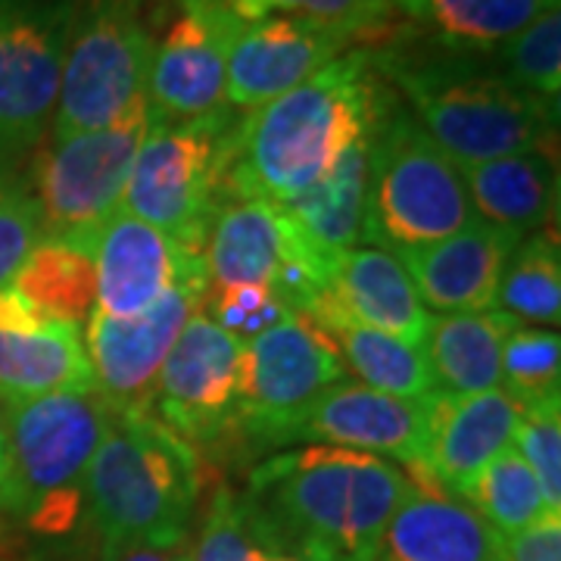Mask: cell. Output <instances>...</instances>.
Listing matches in <instances>:
<instances>
[{"label": "cell", "mask_w": 561, "mask_h": 561, "mask_svg": "<svg viewBox=\"0 0 561 561\" xmlns=\"http://www.w3.org/2000/svg\"><path fill=\"white\" fill-rule=\"evenodd\" d=\"M512 446L534 471L549 512H561V412H522Z\"/></svg>", "instance_id": "obj_38"}, {"label": "cell", "mask_w": 561, "mask_h": 561, "mask_svg": "<svg viewBox=\"0 0 561 561\" xmlns=\"http://www.w3.org/2000/svg\"><path fill=\"white\" fill-rule=\"evenodd\" d=\"M44 241L41 213L25 181H0V290L20 275L22 262Z\"/></svg>", "instance_id": "obj_36"}, {"label": "cell", "mask_w": 561, "mask_h": 561, "mask_svg": "<svg viewBox=\"0 0 561 561\" xmlns=\"http://www.w3.org/2000/svg\"><path fill=\"white\" fill-rule=\"evenodd\" d=\"M172 561H194V556H191V549L187 546H181L179 552H175V559Z\"/></svg>", "instance_id": "obj_43"}, {"label": "cell", "mask_w": 561, "mask_h": 561, "mask_svg": "<svg viewBox=\"0 0 561 561\" xmlns=\"http://www.w3.org/2000/svg\"><path fill=\"white\" fill-rule=\"evenodd\" d=\"M10 169H13V162H3V160H0V181L10 179Z\"/></svg>", "instance_id": "obj_44"}, {"label": "cell", "mask_w": 561, "mask_h": 561, "mask_svg": "<svg viewBox=\"0 0 561 561\" xmlns=\"http://www.w3.org/2000/svg\"><path fill=\"white\" fill-rule=\"evenodd\" d=\"M402 3H405V0H390V7H393V10H400Z\"/></svg>", "instance_id": "obj_46"}, {"label": "cell", "mask_w": 561, "mask_h": 561, "mask_svg": "<svg viewBox=\"0 0 561 561\" xmlns=\"http://www.w3.org/2000/svg\"><path fill=\"white\" fill-rule=\"evenodd\" d=\"M461 500L468 502L500 537H512L549 512L534 471L515 446H505L496 459L471 481Z\"/></svg>", "instance_id": "obj_32"}, {"label": "cell", "mask_w": 561, "mask_h": 561, "mask_svg": "<svg viewBox=\"0 0 561 561\" xmlns=\"http://www.w3.org/2000/svg\"><path fill=\"white\" fill-rule=\"evenodd\" d=\"M346 381L341 353L302 312L243 343L238 424L247 440L275 446L278 434L321 393Z\"/></svg>", "instance_id": "obj_11"}, {"label": "cell", "mask_w": 561, "mask_h": 561, "mask_svg": "<svg viewBox=\"0 0 561 561\" xmlns=\"http://www.w3.org/2000/svg\"><path fill=\"white\" fill-rule=\"evenodd\" d=\"M10 502V434H7V402L0 400V518H7Z\"/></svg>", "instance_id": "obj_40"}, {"label": "cell", "mask_w": 561, "mask_h": 561, "mask_svg": "<svg viewBox=\"0 0 561 561\" xmlns=\"http://www.w3.org/2000/svg\"><path fill=\"white\" fill-rule=\"evenodd\" d=\"M144 125L147 110L113 128L38 147L25 187L38 203L44 238L76 241L91 250L94 234L122 209Z\"/></svg>", "instance_id": "obj_9"}, {"label": "cell", "mask_w": 561, "mask_h": 561, "mask_svg": "<svg viewBox=\"0 0 561 561\" xmlns=\"http://www.w3.org/2000/svg\"><path fill=\"white\" fill-rule=\"evenodd\" d=\"M201 453L147 412H113L84 486L101 561L138 549H179L197 512Z\"/></svg>", "instance_id": "obj_4"}, {"label": "cell", "mask_w": 561, "mask_h": 561, "mask_svg": "<svg viewBox=\"0 0 561 561\" xmlns=\"http://www.w3.org/2000/svg\"><path fill=\"white\" fill-rule=\"evenodd\" d=\"M375 128L365 131L324 179L316 181L309 191H302L300 197L280 206L284 216L297 228V234L319 260L331 262L337 253L362 243L368 157H371Z\"/></svg>", "instance_id": "obj_25"}, {"label": "cell", "mask_w": 561, "mask_h": 561, "mask_svg": "<svg viewBox=\"0 0 561 561\" xmlns=\"http://www.w3.org/2000/svg\"><path fill=\"white\" fill-rule=\"evenodd\" d=\"M94 309L110 319H135L184 278L206 272L194 253L160 228L119 209L91 241Z\"/></svg>", "instance_id": "obj_18"}, {"label": "cell", "mask_w": 561, "mask_h": 561, "mask_svg": "<svg viewBox=\"0 0 561 561\" xmlns=\"http://www.w3.org/2000/svg\"><path fill=\"white\" fill-rule=\"evenodd\" d=\"M234 122L238 110L231 106L184 122L162 119L147 110L122 209L203 253L206 231L228 201L225 175Z\"/></svg>", "instance_id": "obj_7"}, {"label": "cell", "mask_w": 561, "mask_h": 561, "mask_svg": "<svg viewBox=\"0 0 561 561\" xmlns=\"http://www.w3.org/2000/svg\"><path fill=\"white\" fill-rule=\"evenodd\" d=\"M201 312L209 321H216L221 331L247 343L280 324L294 309L268 284H228V287H206Z\"/></svg>", "instance_id": "obj_34"}, {"label": "cell", "mask_w": 561, "mask_h": 561, "mask_svg": "<svg viewBox=\"0 0 561 561\" xmlns=\"http://www.w3.org/2000/svg\"><path fill=\"white\" fill-rule=\"evenodd\" d=\"M474 219L459 165L393 98L371 138L362 243L402 256L459 234Z\"/></svg>", "instance_id": "obj_6"}, {"label": "cell", "mask_w": 561, "mask_h": 561, "mask_svg": "<svg viewBox=\"0 0 561 561\" xmlns=\"http://www.w3.org/2000/svg\"><path fill=\"white\" fill-rule=\"evenodd\" d=\"M522 234L474 219L446 241L402 253L409 278L424 309L449 312H490L496 309L502 272Z\"/></svg>", "instance_id": "obj_21"}, {"label": "cell", "mask_w": 561, "mask_h": 561, "mask_svg": "<svg viewBox=\"0 0 561 561\" xmlns=\"http://www.w3.org/2000/svg\"><path fill=\"white\" fill-rule=\"evenodd\" d=\"M402 493L405 471L397 461L302 446L268 456L238 496L256 540L272 556L375 561Z\"/></svg>", "instance_id": "obj_1"}, {"label": "cell", "mask_w": 561, "mask_h": 561, "mask_svg": "<svg viewBox=\"0 0 561 561\" xmlns=\"http://www.w3.org/2000/svg\"><path fill=\"white\" fill-rule=\"evenodd\" d=\"M179 549H138V552H128V556H122L119 561H172Z\"/></svg>", "instance_id": "obj_41"}, {"label": "cell", "mask_w": 561, "mask_h": 561, "mask_svg": "<svg viewBox=\"0 0 561 561\" xmlns=\"http://www.w3.org/2000/svg\"><path fill=\"white\" fill-rule=\"evenodd\" d=\"M206 284V272H197L135 319H110L98 309L88 316L84 350L94 371V390L110 412L150 415L162 362L187 319L201 312Z\"/></svg>", "instance_id": "obj_13"}, {"label": "cell", "mask_w": 561, "mask_h": 561, "mask_svg": "<svg viewBox=\"0 0 561 561\" xmlns=\"http://www.w3.org/2000/svg\"><path fill=\"white\" fill-rule=\"evenodd\" d=\"M13 287L47 316L84 324L94 312V260L76 241L44 238L22 262Z\"/></svg>", "instance_id": "obj_29"}, {"label": "cell", "mask_w": 561, "mask_h": 561, "mask_svg": "<svg viewBox=\"0 0 561 561\" xmlns=\"http://www.w3.org/2000/svg\"><path fill=\"white\" fill-rule=\"evenodd\" d=\"M290 443L353 449L415 468L424 453V400H402L359 381H341L290 421L275 446Z\"/></svg>", "instance_id": "obj_16"}, {"label": "cell", "mask_w": 561, "mask_h": 561, "mask_svg": "<svg viewBox=\"0 0 561 561\" xmlns=\"http://www.w3.org/2000/svg\"><path fill=\"white\" fill-rule=\"evenodd\" d=\"M496 309L518 324L559 328L561 321V253L556 231H534L518 241L505 262Z\"/></svg>", "instance_id": "obj_30"}, {"label": "cell", "mask_w": 561, "mask_h": 561, "mask_svg": "<svg viewBox=\"0 0 561 561\" xmlns=\"http://www.w3.org/2000/svg\"><path fill=\"white\" fill-rule=\"evenodd\" d=\"M238 13H241L243 20H260V16H268L265 13V7H262V0H228Z\"/></svg>", "instance_id": "obj_42"}, {"label": "cell", "mask_w": 561, "mask_h": 561, "mask_svg": "<svg viewBox=\"0 0 561 561\" xmlns=\"http://www.w3.org/2000/svg\"><path fill=\"white\" fill-rule=\"evenodd\" d=\"M76 0H0V160L47 140Z\"/></svg>", "instance_id": "obj_10"}, {"label": "cell", "mask_w": 561, "mask_h": 561, "mask_svg": "<svg viewBox=\"0 0 561 561\" xmlns=\"http://www.w3.org/2000/svg\"><path fill=\"white\" fill-rule=\"evenodd\" d=\"M500 390L522 412H561V337L556 328H512L502 346Z\"/></svg>", "instance_id": "obj_31"}, {"label": "cell", "mask_w": 561, "mask_h": 561, "mask_svg": "<svg viewBox=\"0 0 561 561\" xmlns=\"http://www.w3.org/2000/svg\"><path fill=\"white\" fill-rule=\"evenodd\" d=\"M265 561H300V559H290V556H272V552H268Z\"/></svg>", "instance_id": "obj_45"}, {"label": "cell", "mask_w": 561, "mask_h": 561, "mask_svg": "<svg viewBox=\"0 0 561 561\" xmlns=\"http://www.w3.org/2000/svg\"><path fill=\"white\" fill-rule=\"evenodd\" d=\"M316 302L331 306L362 328L421 346L427 334V309L400 256L381 247H353L328 262L324 290ZM312 302V306H316Z\"/></svg>", "instance_id": "obj_22"}, {"label": "cell", "mask_w": 561, "mask_h": 561, "mask_svg": "<svg viewBox=\"0 0 561 561\" xmlns=\"http://www.w3.org/2000/svg\"><path fill=\"white\" fill-rule=\"evenodd\" d=\"M368 50L387 88L400 91L421 131L456 165L556 147L559 106L512 84L486 54L427 38Z\"/></svg>", "instance_id": "obj_3"}, {"label": "cell", "mask_w": 561, "mask_h": 561, "mask_svg": "<svg viewBox=\"0 0 561 561\" xmlns=\"http://www.w3.org/2000/svg\"><path fill=\"white\" fill-rule=\"evenodd\" d=\"M243 341L194 312L162 362L150 415L181 440L216 446L238 424Z\"/></svg>", "instance_id": "obj_12"}, {"label": "cell", "mask_w": 561, "mask_h": 561, "mask_svg": "<svg viewBox=\"0 0 561 561\" xmlns=\"http://www.w3.org/2000/svg\"><path fill=\"white\" fill-rule=\"evenodd\" d=\"M262 7L265 13L280 10L287 16L319 22L324 28L346 35L353 44L375 38L393 16L390 0H262Z\"/></svg>", "instance_id": "obj_37"}, {"label": "cell", "mask_w": 561, "mask_h": 561, "mask_svg": "<svg viewBox=\"0 0 561 561\" xmlns=\"http://www.w3.org/2000/svg\"><path fill=\"white\" fill-rule=\"evenodd\" d=\"M390 101L371 50L353 47L294 91L241 113L228 144V201L284 206L300 197L378 125Z\"/></svg>", "instance_id": "obj_2"}, {"label": "cell", "mask_w": 561, "mask_h": 561, "mask_svg": "<svg viewBox=\"0 0 561 561\" xmlns=\"http://www.w3.org/2000/svg\"><path fill=\"white\" fill-rule=\"evenodd\" d=\"M94 371L79 324L47 316L13 284L0 290V400L91 393Z\"/></svg>", "instance_id": "obj_17"}, {"label": "cell", "mask_w": 561, "mask_h": 561, "mask_svg": "<svg viewBox=\"0 0 561 561\" xmlns=\"http://www.w3.org/2000/svg\"><path fill=\"white\" fill-rule=\"evenodd\" d=\"M518 421V402L500 387L483 393L434 390L424 397V453L415 468L443 490L465 496L483 468L512 446Z\"/></svg>", "instance_id": "obj_19"}, {"label": "cell", "mask_w": 561, "mask_h": 561, "mask_svg": "<svg viewBox=\"0 0 561 561\" xmlns=\"http://www.w3.org/2000/svg\"><path fill=\"white\" fill-rule=\"evenodd\" d=\"M552 7L559 0H405L400 13L419 22L424 38L434 44L490 54Z\"/></svg>", "instance_id": "obj_28"}, {"label": "cell", "mask_w": 561, "mask_h": 561, "mask_svg": "<svg viewBox=\"0 0 561 561\" xmlns=\"http://www.w3.org/2000/svg\"><path fill=\"white\" fill-rule=\"evenodd\" d=\"M461 184L474 216L515 234L546 231L559 213V162L556 147L522 150L496 160L459 165Z\"/></svg>", "instance_id": "obj_24"}, {"label": "cell", "mask_w": 561, "mask_h": 561, "mask_svg": "<svg viewBox=\"0 0 561 561\" xmlns=\"http://www.w3.org/2000/svg\"><path fill=\"white\" fill-rule=\"evenodd\" d=\"M241 20L228 0H181V20L153 44L147 110L175 122L225 110V50Z\"/></svg>", "instance_id": "obj_14"}, {"label": "cell", "mask_w": 561, "mask_h": 561, "mask_svg": "<svg viewBox=\"0 0 561 561\" xmlns=\"http://www.w3.org/2000/svg\"><path fill=\"white\" fill-rule=\"evenodd\" d=\"M306 316L331 337L341 353L343 368L353 371L356 381L365 387L390 393V397H402V400H424L437 390V381L431 375V365L424 359L421 346L390 337L383 331L362 328L356 321L343 319L341 312H334L324 302H316Z\"/></svg>", "instance_id": "obj_27"}, {"label": "cell", "mask_w": 561, "mask_h": 561, "mask_svg": "<svg viewBox=\"0 0 561 561\" xmlns=\"http://www.w3.org/2000/svg\"><path fill=\"white\" fill-rule=\"evenodd\" d=\"M312 253L280 206L260 201L221 203L203 241L206 287L268 284L278 290L284 272Z\"/></svg>", "instance_id": "obj_23"}, {"label": "cell", "mask_w": 561, "mask_h": 561, "mask_svg": "<svg viewBox=\"0 0 561 561\" xmlns=\"http://www.w3.org/2000/svg\"><path fill=\"white\" fill-rule=\"evenodd\" d=\"M113 421L91 393L7 402L10 502L7 518L35 537H66L84 518L88 468Z\"/></svg>", "instance_id": "obj_5"}, {"label": "cell", "mask_w": 561, "mask_h": 561, "mask_svg": "<svg viewBox=\"0 0 561 561\" xmlns=\"http://www.w3.org/2000/svg\"><path fill=\"white\" fill-rule=\"evenodd\" d=\"M518 321L500 309L431 316L421 353L431 365L437 390L483 393L500 387L505 337Z\"/></svg>", "instance_id": "obj_26"}, {"label": "cell", "mask_w": 561, "mask_h": 561, "mask_svg": "<svg viewBox=\"0 0 561 561\" xmlns=\"http://www.w3.org/2000/svg\"><path fill=\"white\" fill-rule=\"evenodd\" d=\"M346 50H353L346 35L300 16L241 20L225 50V101L238 113H250L312 79Z\"/></svg>", "instance_id": "obj_15"}, {"label": "cell", "mask_w": 561, "mask_h": 561, "mask_svg": "<svg viewBox=\"0 0 561 561\" xmlns=\"http://www.w3.org/2000/svg\"><path fill=\"white\" fill-rule=\"evenodd\" d=\"M512 84L559 106L561 94V7L546 10L542 16L522 28L518 35L502 41L486 54Z\"/></svg>", "instance_id": "obj_33"}, {"label": "cell", "mask_w": 561, "mask_h": 561, "mask_svg": "<svg viewBox=\"0 0 561 561\" xmlns=\"http://www.w3.org/2000/svg\"><path fill=\"white\" fill-rule=\"evenodd\" d=\"M150 57L140 0H76L47 138L113 128L147 110Z\"/></svg>", "instance_id": "obj_8"}, {"label": "cell", "mask_w": 561, "mask_h": 561, "mask_svg": "<svg viewBox=\"0 0 561 561\" xmlns=\"http://www.w3.org/2000/svg\"><path fill=\"white\" fill-rule=\"evenodd\" d=\"M191 556L194 561H265L268 556L247 522L241 496L228 483H221L209 502L201 540Z\"/></svg>", "instance_id": "obj_35"}, {"label": "cell", "mask_w": 561, "mask_h": 561, "mask_svg": "<svg viewBox=\"0 0 561 561\" xmlns=\"http://www.w3.org/2000/svg\"><path fill=\"white\" fill-rule=\"evenodd\" d=\"M405 471V493L383 527L375 561H500L502 537L468 502L421 468Z\"/></svg>", "instance_id": "obj_20"}, {"label": "cell", "mask_w": 561, "mask_h": 561, "mask_svg": "<svg viewBox=\"0 0 561 561\" xmlns=\"http://www.w3.org/2000/svg\"><path fill=\"white\" fill-rule=\"evenodd\" d=\"M500 561H561V512H546L540 522L502 537Z\"/></svg>", "instance_id": "obj_39"}]
</instances>
